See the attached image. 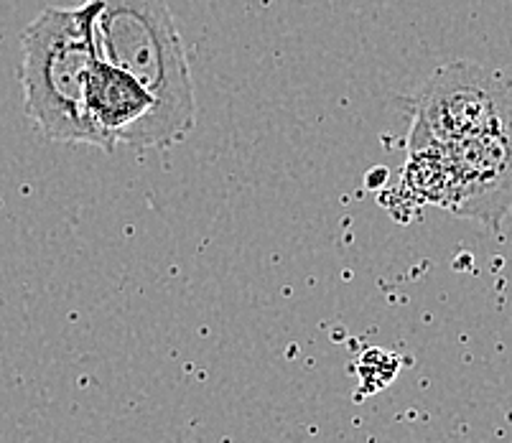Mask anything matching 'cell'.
Here are the masks:
<instances>
[{
    "instance_id": "4",
    "label": "cell",
    "mask_w": 512,
    "mask_h": 443,
    "mask_svg": "<svg viewBox=\"0 0 512 443\" xmlns=\"http://www.w3.org/2000/svg\"><path fill=\"white\" fill-rule=\"evenodd\" d=\"M444 153L451 174L446 209L497 230L512 209V120L446 143Z\"/></svg>"
},
{
    "instance_id": "1",
    "label": "cell",
    "mask_w": 512,
    "mask_h": 443,
    "mask_svg": "<svg viewBox=\"0 0 512 443\" xmlns=\"http://www.w3.org/2000/svg\"><path fill=\"white\" fill-rule=\"evenodd\" d=\"M100 59L125 69L156 102L136 151L184 141L197 125L186 46L166 0H92Z\"/></svg>"
},
{
    "instance_id": "5",
    "label": "cell",
    "mask_w": 512,
    "mask_h": 443,
    "mask_svg": "<svg viewBox=\"0 0 512 443\" xmlns=\"http://www.w3.org/2000/svg\"><path fill=\"white\" fill-rule=\"evenodd\" d=\"M85 102L90 118L115 146L125 143L136 148L138 138L156 113V102L143 90L141 82L125 69L107 64L105 59H100L90 72Z\"/></svg>"
},
{
    "instance_id": "3",
    "label": "cell",
    "mask_w": 512,
    "mask_h": 443,
    "mask_svg": "<svg viewBox=\"0 0 512 443\" xmlns=\"http://www.w3.org/2000/svg\"><path fill=\"white\" fill-rule=\"evenodd\" d=\"M408 148L446 146L512 120V82L477 62L436 69L411 100Z\"/></svg>"
},
{
    "instance_id": "2",
    "label": "cell",
    "mask_w": 512,
    "mask_h": 443,
    "mask_svg": "<svg viewBox=\"0 0 512 443\" xmlns=\"http://www.w3.org/2000/svg\"><path fill=\"white\" fill-rule=\"evenodd\" d=\"M100 62L95 41V3L44 8L21 36L18 82L31 123L49 141L92 146L105 153L115 143L87 113V79Z\"/></svg>"
}]
</instances>
